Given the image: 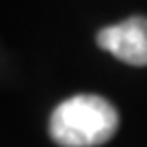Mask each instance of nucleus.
Segmentation results:
<instances>
[{
  "label": "nucleus",
  "mask_w": 147,
  "mask_h": 147,
  "mask_svg": "<svg viewBox=\"0 0 147 147\" xmlns=\"http://www.w3.org/2000/svg\"><path fill=\"white\" fill-rule=\"evenodd\" d=\"M119 128V113L102 95L80 93L61 102L50 117V136L61 147H97Z\"/></svg>",
  "instance_id": "1"
},
{
  "label": "nucleus",
  "mask_w": 147,
  "mask_h": 147,
  "mask_svg": "<svg viewBox=\"0 0 147 147\" xmlns=\"http://www.w3.org/2000/svg\"><path fill=\"white\" fill-rule=\"evenodd\" d=\"M97 46L128 65H147V18H128L97 32Z\"/></svg>",
  "instance_id": "2"
}]
</instances>
